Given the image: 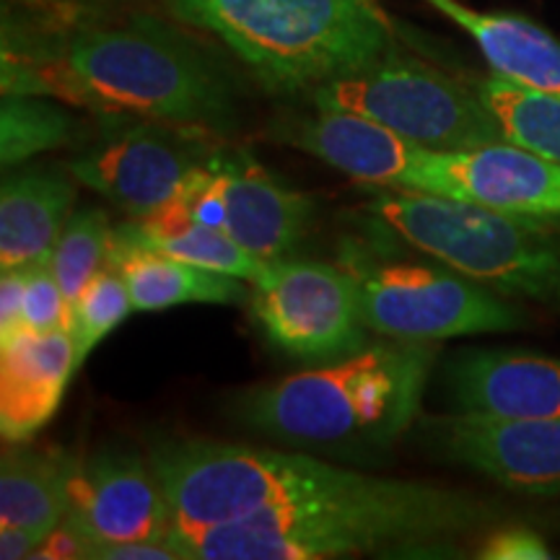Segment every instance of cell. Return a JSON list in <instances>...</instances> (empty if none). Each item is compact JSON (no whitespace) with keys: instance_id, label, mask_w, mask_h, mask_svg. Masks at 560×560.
I'll use <instances>...</instances> for the list:
<instances>
[{"instance_id":"cell-1","label":"cell","mask_w":560,"mask_h":560,"mask_svg":"<svg viewBox=\"0 0 560 560\" xmlns=\"http://www.w3.org/2000/svg\"><path fill=\"white\" fill-rule=\"evenodd\" d=\"M0 83L3 96H50L195 132L234 117V94L215 60L190 34L130 5L70 16L5 9Z\"/></svg>"},{"instance_id":"cell-2","label":"cell","mask_w":560,"mask_h":560,"mask_svg":"<svg viewBox=\"0 0 560 560\" xmlns=\"http://www.w3.org/2000/svg\"><path fill=\"white\" fill-rule=\"evenodd\" d=\"M493 503L418 480L374 478L327 495L215 527H172L179 560H327L389 548H454L488 529Z\"/></svg>"},{"instance_id":"cell-3","label":"cell","mask_w":560,"mask_h":560,"mask_svg":"<svg viewBox=\"0 0 560 560\" xmlns=\"http://www.w3.org/2000/svg\"><path fill=\"white\" fill-rule=\"evenodd\" d=\"M436 359L431 342H380L330 366L240 395L247 429L293 446L327 452L387 450L408 431Z\"/></svg>"},{"instance_id":"cell-4","label":"cell","mask_w":560,"mask_h":560,"mask_svg":"<svg viewBox=\"0 0 560 560\" xmlns=\"http://www.w3.org/2000/svg\"><path fill=\"white\" fill-rule=\"evenodd\" d=\"M166 5L182 24L221 39L276 94H312L397 47L380 0H166Z\"/></svg>"},{"instance_id":"cell-5","label":"cell","mask_w":560,"mask_h":560,"mask_svg":"<svg viewBox=\"0 0 560 560\" xmlns=\"http://www.w3.org/2000/svg\"><path fill=\"white\" fill-rule=\"evenodd\" d=\"M369 213L423 255L501 296L560 304V221L408 187L376 190Z\"/></svg>"},{"instance_id":"cell-6","label":"cell","mask_w":560,"mask_h":560,"mask_svg":"<svg viewBox=\"0 0 560 560\" xmlns=\"http://www.w3.org/2000/svg\"><path fill=\"white\" fill-rule=\"evenodd\" d=\"M149 459L179 529L240 522L270 509L350 493L374 480L312 454L200 436L153 439Z\"/></svg>"},{"instance_id":"cell-7","label":"cell","mask_w":560,"mask_h":560,"mask_svg":"<svg viewBox=\"0 0 560 560\" xmlns=\"http://www.w3.org/2000/svg\"><path fill=\"white\" fill-rule=\"evenodd\" d=\"M310 96L314 107L359 112L429 151H465L506 140L470 75L446 73L397 47L322 83Z\"/></svg>"},{"instance_id":"cell-8","label":"cell","mask_w":560,"mask_h":560,"mask_svg":"<svg viewBox=\"0 0 560 560\" xmlns=\"http://www.w3.org/2000/svg\"><path fill=\"white\" fill-rule=\"evenodd\" d=\"M340 265L359 285L366 327L389 340L436 342L511 332L529 322L514 299L486 289L444 262H380L346 249Z\"/></svg>"},{"instance_id":"cell-9","label":"cell","mask_w":560,"mask_h":560,"mask_svg":"<svg viewBox=\"0 0 560 560\" xmlns=\"http://www.w3.org/2000/svg\"><path fill=\"white\" fill-rule=\"evenodd\" d=\"M249 310L265 338L293 359H346L369 346L359 285L340 262H268L252 283Z\"/></svg>"},{"instance_id":"cell-10","label":"cell","mask_w":560,"mask_h":560,"mask_svg":"<svg viewBox=\"0 0 560 560\" xmlns=\"http://www.w3.org/2000/svg\"><path fill=\"white\" fill-rule=\"evenodd\" d=\"M104 136L68 164L75 182L115 202L132 221L172 202L206 159L190 132L128 115H102Z\"/></svg>"},{"instance_id":"cell-11","label":"cell","mask_w":560,"mask_h":560,"mask_svg":"<svg viewBox=\"0 0 560 560\" xmlns=\"http://www.w3.org/2000/svg\"><path fill=\"white\" fill-rule=\"evenodd\" d=\"M402 187L560 221V164L511 140L465 151H425Z\"/></svg>"},{"instance_id":"cell-12","label":"cell","mask_w":560,"mask_h":560,"mask_svg":"<svg viewBox=\"0 0 560 560\" xmlns=\"http://www.w3.org/2000/svg\"><path fill=\"white\" fill-rule=\"evenodd\" d=\"M70 527L86 537L89 558L96 548L138 540H166L174 516L149 454L107 444L79 462L73 480Z\"/></svg>"},{"instance_id":"cell-13","label":"cell","mask_w":560,"mask_h":560,"mask_svg":"<svg viewBox=\"0 0 560 560\" xmlns=\"http://www.w3.org/2000/svg\"><path fill=\"white\" fill-rule=\"evenodd\" d=\"M431 444L454 465L522 495L560 499V418L452 412L429 420Z\"/></svg>"},{"instance_id":"cell-14","label":"cell","mask_w":560,"mask_h":560,"mask_svg":"<svg viewBox=\"0 0 560 560\" xmlns=\"http://www.w3.org/2000/svg\"><path fill=\"white\" fill-rule=\"evenodd\" d=\"M454 412L560 418V359L516 348H467L446 366Z\"/></svg>"},{"instance_id":"cell-15","label":"cell","mask_w":560,"mask_h":560,"mask_svg":"<svg viewBox=\"0 0 560 560\" xmlns=\"http://www.w3.org/2000/svg\"><path fill=\"white\" fill-rule=\"evenodd\" d=\"M223 202V231L262 262L283 260L312 223V200L257 164L247 151L208 159Z\"/></svg>"},{"instance_id":"cell-16","label":"cell","mask_w":560,"mask_h":560,"mask_svg":"<svg viewBox=\"0 0 560 560\" xmlns=\"http://www.w3.org/2000/svg\"><path fill=\"white\" fill-rule=\"evenodd\" d=\"M276 140L374 187H402L418 159L429 151L359 112L325 107L280 122Z\"/></svg>"},{"instance_id":"cell-17","label":"cell","mask_w":560,"mask_h":560,"mask_svg":"<svg viewBox=\"0 0 560 560\" xmlns=\"http://www.w3.org/2000/svg\"><path fill=\"white\" fill-rule=\"evenodd\" d=\"M75 371L68 330H19L0 342V433L5 444L32 441L50 423Z\"/></svg>"},{"instance_id":"cell-18","label":"cell","mask_w":560,"mask_h":560,"mask_svg":"<svg viewBox=\"0 0 560 560\" xmlns=\"http://www.w3.org/2000/svg\"><path fill=\"white\" fill-rule=\"evenodd\" d=\"M73 202L75 177L70 172L26 170L5 177L0 190V268L50 262L73 215Z\"/></svg>"},{"instance_id":"cell-19","label":"cell","mask_w":560,"mask_h":560,"mask_svg":"<svg viewBox=\"0 0 560 560\" xmlns=\"http://www.w3.org/2000/svg\"><path fill=\"white\" fill-rule=\"evenodd\" d=\"M478 45L493 73L520 86L560 96V39L514 13L475 11L459 0H425Z\"/></svg>"},{"instance_id":"cell-20","label":"cell","mask_w":560,"mask_h":560,"mask_svg":"<svg viewBox=\"0 0 560 560\" xmlns=\"http://www.w3.org/2000/svg\"><path fill=\"white\" fill-rule=\"evenodd\" d=\"M24 444H5L0 459V527H21L45 542L73 503L79 459Z\"/></svg>"},{"instance_id":"cell-21","label":"cell","mask_w":560,"mask_h":560,"mask_svg":"<svg viewBox=\"0 0 560 560\" xmlns=\"http://www.w3.org/2000/svg\"><path fill=\"white\" fill-rule=\"evenodd\" d=\"M107 265L122 272L132 310L161 312L182 304H249L252 283L226 272L174 260L159 252L125 247L112 240Z\"/></svg>"},{"instance_id":"cell-22","label":"cell","mask_w":560,"mask_h":560,"mask_svg":"<svg viewBox=\"0 0 560 560\" xmlns=\"http://www.w3.org/2000/svg\"><path fill=\"white\" fill-rule=\"evenodd\" d=\"M115 242L125 247L159 252V255L198 265V268L226 272L249 283H255L268 265L252 257L223 229L195 221L179 200L166 202L149 219H128L122 226H115Z\"/></svg>"},{"instance_id":"cell-23","label":"cell","mask_w":560,"mask_h":560,"mask_svg":"<svg viewBox=\"0 0 560 560\" xmlns=\"http://www.w3.org/2000/svg\"><path fill=\"white\" fill-rule=\"evenodd\" d=\"M470 79L506 140L560 164V96L520 86L499 73Z\"/></svg>"},{"instance_id":"cell-24","label":"cell","mask_w":560,"mask_h":560,"mask_svg":"<svg viewBox=\"0 0 560 560\" xmlns=\"http://www.w3.org/2000/svg\"><path fill=\"white\" fill-rule=\"evenodd\" d=\"M81 125L50 96L5 94L0 104V164L9 172L39 153L70 145Z\"/></svg>"},{"instance_id":"cell-25","label":"cell","mask_w":560,"mask_h":560,"mask_svg":"<svg viewBox=\"0 0 560 560\" xmlns=\"http://www.w3.org/2000/svg\"><path fill=\"white\" fill-rule=\"evenodd\" d=\"M112 240H115V226L107 210L81 208L68 219L50 260L62 296L68 301V312L96 278V272L107 265Z\"/></svg>"},{"instance_id":"cell-26","label":"cell","mask_w":560,"mask_h":560,"mask_svg":"<svg viewBox=\"0 0 560 560\" xmlns=\"http://www.w3.org/2000/svg\"><path fill=\"white\" fill-rule=\"evenodd\" d=\"M130 312L132 299L122 272L112 265H104L68 314V332L75 346V366L81 369L91 350L100 346L115 327H120Z\"/></svg>"},{"instance_id":"cell-27","label":"cell","mask_w":560,"mask_h":560,"mask_svg":"<svg viewBox=\"0 0 560 560\" xmlns=\"http://www.w3.org/2000/svg\"><path fill=\"white\" fill-rule=\"evenodd\" d=\"M68 301L55 278L50 262L26 268V299H24V330L55 332L68 330Z\"/></svg>"},{"instance_id":"cell-28","label":"cell","mask_w":560,"mask_h":560,"mask_svg":"<svg viewBox=\"0 0 560 560\" xmlns=\"http://www.w3.org/2000/svg\"><path fill=\"white\" fill-rule=\"evenodd\" d=\"M552 552L548 542L535 529L524 524H506V527L488 529L486 540L475 552L482 560H545Z\"/></svg>"},{"instance_id":"cell-29","label":"cell","mask_w":560,"mask_h":560,"mask_svg":"<svg viewBox=\"0 0 560 560\" xmlns=\"http://www.w3.org/2000/svg\"><path fill=\"white\" fill-rule=\"evenodd\" d=\"M24 299H26V268L3 270L0 276V342L11 340L24 330Z\"/></svg>"},{"instance_id":"cell-30","label":"cell","mask_w":560,"mask_h":560,"mask_svg":"<svg viewBox=\"0 0 560 560\" xmlns=\"http://www.w3.org/2000/svg\"><path fill=\"white\" fill-rule=\"evenodd\" d=\"M136 0H11L5 9L34 13V16H70V13L128 9Z\"/></svg>"},{"instance_id":"cell-31","label":"cell","mask_w":560,"mask_h":560,"mask_svg":"<svg viewBox=\"0 0 560 560\" xmlns=\"http://www.w3.org/2000/svg\"><path fill=\"white\" fill-rule=\"evenodd\" d=\"M96 560H179V552L166 540H138V542H120L104 545L91 552Z\"/></svg>"},{"instance_id":"cell-32","label":"cell","mask_w":560,"mask_h":560,"mask_svg":"<svg viewBox=\"0 0 560 560\" xmlns=\"http://www.w3.org/2000/svg\"><path fill=\"white\" fill-rule=\"evenodd\" d=\"M42 545V540L32 532L21 527H0V558L3 560H19V558H34V552Z\"/></svg>"}]
</instances>
